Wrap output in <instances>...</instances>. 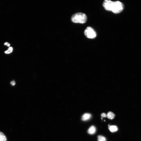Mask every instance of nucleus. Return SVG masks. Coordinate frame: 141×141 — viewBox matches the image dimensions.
Wrapping results in <instances>:
<instances>
[{
  "label": "nucleus",
  "instance_id": "nucleus-1",
  "mask_svg": "<svg viewBox=\"0 0 141 141\" xmlns=\"http://www.w3.org/2000/svg\"><path fill=\"white\" fill-rule=\"evenodd\" d=\"M103 5L106 10L111 11L115 14L121 12L124 8L123 4L119 1H112L106 0L104 1Z\"/></svg>",
  "mask_w": 141,
  "mask_h": 141
},
{
  "label": "nucleus",
  "instance_id": "nucleus-2",
  "mask_svg": "<svg viewBox=\"0 0 141 141\" xmlns=\"http://www.w3.org/2000/svg\"><path fill=\"white\" fill-rule=\"evenodd\" d=\"M87 16L82 13H78L73 15L71 18L72 21L76 23L83 24L87 21Z\"/></svg>",
  "mask_w": 141,
  "mask_h": 141
},
{
  "label": "nucleus",
  "instance_id": "nucleus-3",
  "mask_svg": "<svg viewBox=\"0 0 141 141\" xmlns=\"http://www.w3.org/2000/svg\"><path fill=\"white\" fill-rule=\"evenodd\" d=\"M85 34L86 37L90 39L95 38L96 36L95 31L90 27H88L86 28L85 31Z\"/></svg>",
  "mask_w": 141,
  "mask_h": 141
},
{
  "label": "nucleus",
  "instance_id": "nucleus-4",
  "mask_svg": "<svg viewBox=\"0 0 141 141\" xmlns=\"http://www.w3.org/2000/svg\"><path fill=\"white\" fill-rule=\"evenodd\" d=\"M91 114L89 113H85L83 115L82 119L83 121H85L89 119L91 117Z\"/></svg>",
  "mask_w": 141,
  "mask_h": 141
},
{
  "label": "nucleus",
  "instance_id": "nucleus-5",
  "mask_svg": "<svg viewBox=\"0 0 141 141\" xmlns=\"http://www.w3.org/2000/svg\"><path fill=\"white\" fill-rule=\"evenodd\" d=\"M96 128L95 126H91L89 129L88 132L90 134H95L96 132Z\"/></svg>",
  "mask_w": 141,
  "mask_h": 141
},
{
  "label": "nucleus",
  "instance_id": "nucleus-6",
  "mask_svg": "<svg viewBox=\"0 0 141 141\" xmlns=\"http://www.w3.org/2000/svg\"><path fill=\"white\" fill-rule=\"evenodd\" d=\"M109 129L110 131L112 132H115L118 130V128L116 126H115V125L109 126Z\"/></svg>",
  "mask_w": 141,
  "mask_h": 141
},
{
  "label": "nucleus",
  "instance_id": "nucleus-7",
  "mask_svg": "<svg viewBox=\"0 0 141 141\" xmlns=\"http://www.w3.org/2000/svg\"><path fill=\"white\" fill-rule=\"evenodd\" d=\"M0 141H7L6 136L1 132H0Z\"/></svg>",
  "mask_w": 141,
  "mask_h": 141
},
{
  "label": "nucleus",
  "instance_id": "nucleus-8",
  "mask_svg": "<svg viewBox=\"0 0 141 141\" xmlns=\"http://www.w3.org/2000/svg\"><path fill=\"white\" fill-rule=\"evenodd\" d=\"M115 115L114 114L111 112H108V113L107 115V117L110 119H113L115 117Z\"/></svg>",
  "mask_w": 141,
  "mask_h": 141
},
{
  "label": "nucleus",
  "instance_id": "nucleus-9",
  "mask_svg": "<svg viewBox=\"0 0 141 141\" xmlns=\"http://www.w3.org/2000/svg\"><path fill=\"white\" fill-rule=\"evenodd\" d=\"M98 141H106V140L105 137L99 135L98 136Z\"/></svg>",
  "mask_w": 141,
  "mask_h": 141
},
{
  "label": "nucleus",
  "instance_id": "nucleus-10",
  "mask_svg": "<svg viewBox=\"0 0 141 141\" xmlns=\"http://www.w3.org/2000/svg\"><path fill=\"white\" fill-rule=\"evenodd\" d=\"M13 51V50H10L8 49L7 51L5 52V53L6 54H9L10 53H12Z\"/></svg>",
  "mask_w": 141,
  "mask_h": 141
},
{
  "label": "nucleus",
  "instance_id": "nucleus-11",
  "mask_svg": "<svg viewBox=\"0 0 141 141\" xmlns=\"http://www.w3.org/2000/svg\"><path fill=\"white\" fill-rule=\"evenodd\" d=\"M102 118H105L107 117V115L105 113H102L101 115Z\"/></svg>",
  "mask_w": 141,
  "mask_h": 141
},
{
  "label": "nucleus",
  "instance_id": "nucleus-12",
  "mask_svg": "<svg viewBox=\"0 0 141 141\" xmlns=\"http://www.w3.org/2000/svg\"><path fill=\"white\" fill-rule=\"evenodd\" d=\"M15 82L14 80L11 81L10 83V84L12 86H14L15 85Z\"/></svg>",
  "mask_w": 141,
  "mask_h": 141
},
{
  "label": "nucleus",
  "instance_id": "nucleus-13",
  "mask_svg": "<svg viewBox=\"0 0 141 141\" xmlns=\"http://www.w3.org/2000/svg\"><path fill=\"white\" fill-rule=\"evenodd\" d=\"M9 43L8 42H6L4 43V44L5 45H7Z\"/></svg>",
  "mask_w": 141,
  "mask_h": 141
},
{
  "label": "nucleus",
  "instance_id": "nucleus-14",
  "mask_svg": "<svg viewBox=\"0 0 141 141\" xmlns=\"http://www.w3.org/2000/svg\"><path fill=\"white\" fill-rule=\"evenodd\" d=\"M10 46V44L9 43L8 44L7 46H8V47H9Z\"/></svg>",
  "mask_w": 141,
  "mask_h": 141
}]
</instances>
